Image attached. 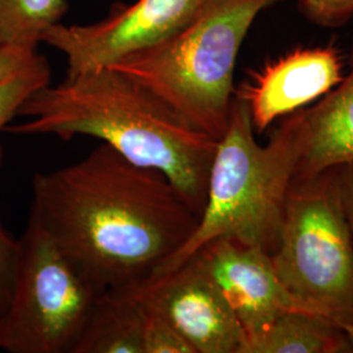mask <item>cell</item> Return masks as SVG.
Instances as JSON below:
<instances>
[{"label": "cell", "instance_id": "10", "mask_svg": "<svg viewBox=\"0 0 353 353\" xmlns=\"http://www.w3.org/2000/svg\"><path fill=\"white\" fill-rule=\"evenodd\" d=\"M343 77L341 54L334 46L299 49L252 74L234 96L246 103L254 131L262 134L280 117L323 97Z\"/></svg>", "mask_w": 353, "mask_h": 353}, {"label": "cell", "instance_id": "19", "mask_svg": "<svg viewBox=\"0 0 353 353\" xmlns=\"http://www.w3.org/2000/svg\"><path fill=\"white\" fill-rule=\"evenodd\" d=\"M37 49L26 45L0 46V84L26 68L37 57Z\"/></svg>", "mask_w": 353, "mask_h": 353}, {"label": "cell", "instance_id": "21", "mask_svg": "<svg viewBox=\"0 0 353 353\" xmlns=\"http://www.w3.org/2000/svg\"><path fill=\"white\" fill-rule=\"evenodd\" d=\"M339 327L344 332L347 341L350 343V347L353 348V323H341Z\"/></svg>", "mask_w": 353, "mask_h": 353}, {"label": "cell", "instance_id": "13", "mask_svg": "<svg viewBox=\"0 0 353 353\" xmlns=\"http://www.w3.org/2000/svg\"><path fill=\"white\" fill-rule=\"evenodd\" d=\"M348 347L335 321L306 312H290L246 341L243 353H335Z\"/></svg>", "mask_w": 353, "mask_h": 353}, {"label": "cell", "instance_id": "9", "mask_svg": "<svg viewBox=\"0 0 353 353\" xmlns=\"http://www.w3.org/2000/svg\"><path fill=\"white\" fill-rule=\"evenodd\" d=\"M195 255L230 305L246 341L285 313L306 312L322 316L283 284L271 254L263 248L219 239L203 246Z\"/></svg>", "mask_w": 353, "mask_h": 353}, {"label": "cell", "instance_id": "15", "mask_svg": "<svg viewBox=\"0 0 353 353\" xmlns=\"http://www.w3.org/2000/svg\"><path fill=\"white\" fill-rule=\"evenodd\" d=\"M51 81L49 61L41 55L37 57L17 74L8 77L0 84V131L17 117V112L26 99ZM4 151L0 144V165L3 163Z\"/></svg>", "mask_w": 353, "mask_h": 353}, {"label": "cell", "instance_id": "22", "mask_svg": "<svg viewBox=\"0 0 353 353\" xmlns=\"http://www.w3.org/2000/svg\"><path fill=\"white\" fill-rule=\"evenodd\" d=\"M0 321H1V316H0ZM0 350H1V323H0Z\"/></svg>", "mask_w": 353, "mask_h": 353}, {"label": "cell", "instance_id": "6", "mask_svg": "<svg viewBox=\"0 0 353 353\" xmlns=\"http://www.w3.org/2000/svg\"><path fill=\"white\" fill-rule=\"evenodd\" d=\"M97 288L29 216L19 239L11 301L1 316V350L72 353Z\"/></svg>", "mask_w": 353, "mask_h": 353}, {"label": "cell", "instance_id": "18", "mask_svg": "<svg viewBox=\"0 0 353 353\" xmlns=\"http://www.w3.org/2000/svg\"><path fill=\"white\" fill-rule=\"evenodd\" d=\"M17 255L19 240H14L0 223V316L6 313L11 301Z\"/></svg>", "mask_w": 353, "mask_h": 353}, {"label": "cell", "instance_id": "5", "mask_svg": "<svg viewBox=\"0 0 353 353\" xmlns=\"http://www.w3.org/2000/svg\"><path fill=\"white\" fill-rule=\"evenodd\" d=\"M271 258L296 297L338 325L353 323V242L338 169L293 181Z\"/></svg>", "mask_w": 353, "mask_h": 353}, {"label": "cell", "instance_id": "12", "mask_svg": "<svg viewBox=\"0 0 353 353\" xmlns=\"http://www.w3.org/2000/svg\"><path fill=\"white\" fill-rule=\"evenodd\" d=\"M72 353H144L143 309L132 290L102 292Z\"/></svg>", "mask_w": 353, "mask_h": 353}, {"label": "cell", "instance_id": "3", "mask_svg": "<svg viewBox=\"0 0 353 353\" xmlns=\"http://www.w3.org/2000/svg\"><path fill=\"white\" fill-rule=\"evenodd\" d=\"M254 132L246 103L234 96L227 130L217 143L199 221L154 275L174 270L219 239L259 246L270 254L275 250L296 176L299 145L290 118L265 145L256 143Z\"/></svg>", "mask_w": 353, "mask_h": 353}, {"label": "cell", "instance_id": "7", "mask_svg": "<svg viewBox=\"0 0 353 353\" xmlns=\"http://www.w3.org/2000/svg\"><path fill=\"white\" fill-rule=\"evenodd\" d=\"M205 0H137L118 6L94 24L58 23L43 34L42 42L61 51L67 75L108 67L161 43L176 34L199 12Z\"/></svg>", "mask_w": 353, "mask_h": 353}, {"label": "cell", "instance_id": "11", "mask_svg": "<svg viewBox=\"0 0 353 353\" xmlns=\"http://www.w3.org/2000/svg\"><path fill=\"white\" fill-rule=\"evenodd\" d=\"M299 145L294 179L319 176L353 163V49L341 83L312 108L290 114Z\"/></svg>", "mask_w": 353, "mask_h": 353}, {"label": "cell", "instance_id": "8", "mask_svg": "<svg viewBox=\"0 0 353 353\" xmlns=\"http://www.w3.org/2000/svg\"><path fill=\"white\" fill-rule=\"evenodd\" d=\"M128 288L163 314L194 353L243 352L240 322L196 255Z\"/></svg>", "mask_w": 353, "mask_h": 353}, {"label": "cell", "instance_id": "20", "mask_svg": "<svg viewBox=\"0 0 353 353\" xmlns=\"http://www.w3.org/2000/svg\"><path fill=\"white\" fill-rule=\"evenodd\" d=\"M336 169L341 186V202L353 242V163L343 165Z\"/></svg>", "mask_w": 353, "mask_h": 353}, {"label": "cell", "instance_id": "2", "mask_svg": "<svg viewBox=\"0 0 353 353\" xmlns=\"http://www.w3.org/2000/svg\"><path fill=\"white\" fill-rule=\"evenodd\" d=\"M17 117L28 121L4 131L102 140L132 164L163 173L202 214L219 140L191 126L135 79L110 67L65 76L32 93Z\"/></svg>", "mask_w": 353, "mask_h": 353}, {"label": "cell", "instance_id": "17", "mask_svg": "<svg viewBox=\"0 0 353 353\" xmlns=\"http://www.w3.org/2000/svg\"><path fill=\"white\" fill-rule=\"evenodd\" d=\"M301 12L314 24L338 26L353 16V0H300Z\"/></svg>", "mask_w": 353, "mask_h": 353}, {"label": "cell", "instance_id": "1", "mask_svg": "<svg viewBox=\"0 0 353 353\" xmlns=\"http://www.w3.org/2000/svg\"><path fill=\"white\" fill-rule=\"evenodd\" d=\"M32 188L29 216L103 292L153 276L199 221L163 173L105 143L75 164L38 173Z\"/></svg>", "mask_w": 353, "mask_h": 353}, {"label": "cell", "instance_id": "16", "mask_svg": "<svg viewBox=\"0 0 353 353\" xmlns=\"http://www.w3.org/2000/svg\"><path fill=\"white\" fill-rule=\"evenodd\" d=\"M138 300L143 309L144 353H194L189 343L183 339V336L163 314H160L150 305L143 303L139 297Z\"/></svg>", "mask_w": 353, "mask_h": 353}, {"label": "cell", "instance_id": "14", "mask_svg": "<svg viewBox=\"0 0 353 353\" xmlns=\"http://www.w3.org/2000/svg\"><path fill=\"white\" fill-rule=\"evenodd\" d=\"M65 0H0V46L38 48L51 26L62 23Z\"/></svg>", "mask_w": 353, "mask_h": 353}, {"label": "cell", "instance_id": "4", "mask_svg": "<svg viewBox=\"0 0 353 353\" xmlns=\"http://www.w3.org/2000/svg\"><path fill=\"white\" fill-rule=\"evenodd\" d=\"M279 0H205L161 43L108 65L135 79L191 126L220 139L234 100V68L256 16Z\"/></svg>", "mask_w": 353, "mask_h": 353}]
</instances>
